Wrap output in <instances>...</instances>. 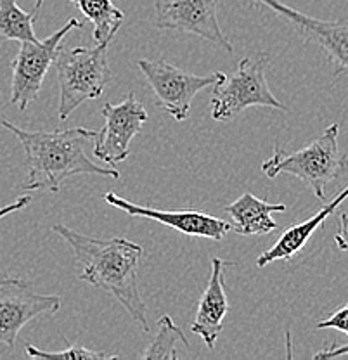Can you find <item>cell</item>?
Segmentation results:
<instances>
[{"mask_svg":"<svg viewBox=\"0 0 348 360\" xmlns=\"http://www.w3.org/2000/svg\"><path fill=\"white\" fill-rule=\"evenodd\" d=\"M52 231L58 232L73 251L78 279L111 292L142 331L149 333L148 307L137 286V274L144 257L142 246L125 238H91L65 224L52 225Z\"/></svg>","mask_w":348,"mask_h":360,"instance_id":"obj_1","label":"cell"},{"mask_svg":"<svg viewBox=\"0 0 348 360\" xmlns=\"http://www.w3.org/2000/svg\"><path fill=\"white\" fill-rule=\"evenodd\" d=\"M2 127L16 135L26 155V182L23 191H51L58 193L66 179L73 175H101L118 180L115 167H97L85 155V144L94 141L97 132L75 127L56 132H30L2 120Z\"/></svg>","mask_w":348,"mask_h":360,"instance_id":"obj_2","label":"cell"},{"mask_svg":"<svg viewBox=\"0 0 348 360\" xmlns=\"http://www.w3.org/2000/svg\"><path fill=\"white\" fill-rule=\"evenodd\" d=\"M338 135L340 125L333 123L300 151L286 155L276 146L274 155L262 165V172L269 179H276L279 174L295 175L312 189L316 198L326 201L328 184L338 180L348 168V158L340 151Z\"/></svg>","mask_w":348,"mask_h":360,"instance_id":"obj_3","label":"cell"},{"mask_svg":"<svg viewBox=\"0 0 348 360\" xmlns=\"http://www.w3.org/2000/svg\"><path fill=\"white\" fill-rule=\"evenodd\" d=\"M108 45L96 44L94 47H59L56 58L59 82L58 116L61 122L85 101L99 99L110 82L111 70L108 61Z\"/></svg>","mask_w":348,"mask_h":360,"instance_id":"obj_4","label":"cell"},{"mask_svg":"<svg viewBox=\"0 0 348 360\" xmlns=\"http://www.w3.org/2000/svg\"><path fill=\"white\" fill-rule=\"evenodd\" d=\"M269 58H245L231 77L213 85L212 118L217 122H232L243 111L253 106L274 108L286 111V106L271 92L265 78Z\"/></svg>","mask_w":348,"mask_h":360,"instance_id":"obj_5","label":"cell"},{"mask_svg":"<svg viewBox=\"0 0 348 360\" xmlns=\"http://www.w3.org/2000/svg\"><path fill=\"white\" fill-rule=\"evenodd\" d=\"M141 73L151 87L158 106H162L175 122H184L189 116L191 104L200 90L222 84L227 75L222 71L200 75L187 73L181 68L170 65L167 59H141L137 61Z\"/></svg>","mask_w":348,"mask_h":360,"instance_id":"obj_6","label":"cell"},{"mask_svg":"<svg viewBox=\"0 0 348 360\" xmlns=\"http://www.w3.org/2000/svg\"><path fill=\"white\" fill-rule=\"evenodd\" d=\"M84 28V21L71 18L65 26L49 35L44 40H33V42H20V51L14 58L13 77H11V104H16L20 111H26V108L37 99L40 89H42L46 75L52 63L58 58L59 47L63 40L71 30Z\"/></svg>","mask_w":348,"mask_h":360,"instance_id":"obj_7","label":"cell"},{"mask_svg":"<svg viewBox=\"0 0 348 360\" xmlns=\"http://www.w3.org/2000/svg\"><path fill=\"white\" fill-rule=\"evenodd\" d=\"M61 309V298L35 291L30 281L0 276V345L16 347L21 329L40 315H54Z\"/></svg>","mask_w":348,"mask_h":360,"instance_id":"obj_8","label":"cell"},{"mask_svg":"<svg viewBox=\"0 0 348 360\" xmlns=\"http://www.w3.org/2000/svg\"><path fill=\"white\" fill-rule=\"evenodd\" d=\"M103 116V130L94 137V156L108 167H116L129 158L130 142L149 116L134 92H129L123 103L104 104Z\"/></svg>","mask_w":348,"mask_h":360,"instance_id":"obj_9","label":"cell"},{"mask_svg":"<svg viewBox=\"0 0 348 360\" xmlns=\"http://www.w3.org/2000/svg\"><path fill=\"white\" fill-rule=\"evenodd\" d=\"M219 4L220 0H155L156 28L193 33L232 52L217 18Z\"/></svg>","mask_w":348,"mask_h":360,"instance_id":"obj_10","label":"cell"},{"mask_svg":"<svg viewBox=\"0 0 348 360\" xmlns=\"http://www.w3.org/2000/svg\"><path fill=\"white\" fill-rule=\"evenodd\" d=\"M278 14L284 21L297 28L305 44H316L328 56L329 63L335 66V73H348V25L338 21H324L310 18L281 0H253Z\"/></svg>","mask_w":348,"mask_h":360,"instance_id":"obj_11","label":"cell"},{"mask_svg":"<svg viewBox=\"0 0 348 360\" xmlns=\"http://www.w3.org/2000/svg\"><path fill=\"white\" fill-rule=\"evenodd\" d=\"M104 201L122 212L129 213L130 217H139V219H149L160 222L182 234L191 236V238H205L213 239V241H222L227 236V232L232 231V224L226 220L215 219V217L207 215L203 212L196 210H186V212H165V210L148 208V206L134 205V202L123 200L118 194L106 193Z\"/></svg>","mask_w":348,"mask_h":360,"instance_id":"obj_12","label":"cell"},{"mask_svg":"<svg viewBox=\"0 0 348 360\" xmlns=\"http://www.w3.org/2000/svg\"><path fill=\"white\" fill-rule=\"evenodd\" d=\"M234 265L232 262L222 260V258H212V274L207 284V290L198 305L196 317L191 324V333L201 338L205 345L213 350L224 328V319L229 312V300L226 295V286H224V276L226 269Z\"/></svg>","mask_w":348,"mask_h":360,"instance_id":"obj_13","label":"cell"},{"mask_svg":"<svg viewBox=\"0 0 348 360\" xmlns=\"http://www.w3.org/2000/svg\"><path fill=\"white\" fill-rule=\"evenodd\" d=\"M347 198H348V186L335 198V200H331L328 205L323 206L316 215L310 217V219L305 220V222H300L293 225V227H290L288 231H284V234L278 239V243H276L271 250L264 251V253L257 258L258 269L267 267V265L274 264V262L278 260L288 262L291 260L295 255L300 253L303 248H305L307 243H309V239L312 238L314 232H316L317 229L328 220V217H331L333 213L336 212V208H338Z\"/></svg>","mask_w":348,"mask_h":360,"instance_id":"obj_14","label":"cell"},{"mask_svg":"<svg viewBox=\"0 0 348 360\" xmlns=\"http://www.w3.org/2000/svg\"><path fill=\"white\" fill-rule=\"evenodd\" d=\"M283 212H286V205H272L253 193H245L226 208V213L231 217L232 231L239 236H265L278 231V222L272 219V213Z\"/></svg>","mask_w":348,"mask_h":360,"instance_id":"obj_15","label":"cell"},{"mask_svg":"<svg viewBox=\"0 0 348 360\" xmlns=\"http://www.w3.org/2000/svg\"><path fill=\"white\" fill-rule=\"evenodd\" d=\"M75 6L92 22V37L96 44H110L125 18L123 11L115 6L113 0H77Z\"/></svg>","mask_w":348,"mask_h":360,"instance_id":"obj_16","label":"cell"},{"mask_svg":"<svg viewBox=\"0 0 348 360\" xmlns=\"http://www.w3.org/2000/svg\"><path fill=\"white\" fill-rule=\"evenodd\" d=\"M37 9H21L16 0H0V39L14 42H33L35 35Z\"/></svg>","mask_w":348,"mask_h":360,"instance_id":"obj_17","label":"cell"},{"mask_svg":"<svg viewBox=\"0 0 348 360\" xmlns=\"http://www.w3.org/2000/svg\"><path fill=\"white\" fill-rule=\"evenodd\" d=\"M177 341L187 347V338L179 326L172 321L170 315H163L158 319V333L153 338L149 347L141 355L142 360H175L179 359Z\"/></svg>","mask_w":348,"mask_h":360,"instance_id":"obj_18","label":"cell"},{"mask_svg":"<svg viewBox=\"0 0 348 360\" xmlns=\"http://www.w3.org/2000/svg\"><path fill=\"white\" fill-rule=\"evenodd\" d=\"M65 338V336H63ZM66 345L68 347L65 350L59 352H44L40 348L33 347L32 343L26 345V354L33 359H54V360H111L116 359V355H110L106 352H96V350H89L85 347H77V345H71L68 340L65 338Z\"/></svg>","mask_w":348,"mask_h":360,"instance_id":"obj_19","label":"cell"},{"mask_svg":"<svg viewBox=\"0 0 348 360\" xmlns=\"http://www.w3.org/2000/svg\"><path fill=\"white\" fill-rule=\"evenodd\" d=\"M317 329H338L348 336V303L343 305L338 312H335L331 317L324 319L316 326Z\"/></svg>","mask_w":348,"mask_h":360,"instance_id":"obj_20","label":"cell"},{"mask_svg":"<svg viewBox=\"0 0 348 360\" xmlns=\"http://www.w3.org/2000/svg\"><path fill=\"white\" fill-rule=\"evenodd\" d=\"M348 355V343L347 345H333V347H326L324 350L317 352L314 355V359L321 360V359H336V357H345Z\"/></svg>","mask_w":348,"mask_h":360,"instance_id":"obj_21","label":"cell"},{"mask_svg":"<svg viewBox=\"0 0 348 360\" xmlns=\"http://www.w3.org/2000/svg\"><path fill=\"white\" fill-rule=\"evenodd\" d=\"M338 220H340V231L338 234L335 236V243L342 251H348V215L347 213H342Z\"/></svg>","mask_w":348,"mask_h":360,"instance_id":"obj_22","label":"cell"},{"mask_svg":"<svg viewBox=\"0 0 348 360\" xmlns=\"http://www.w3.org/2000/svg\"><path fill=\"white\" fill-rule=\"evenodd\" d=\"M30 202H32V196H30V194L20 196L16 201L9 202V205H6V206H4V208H0V219H4V217L11 215V213H14V212H20V210L26 208V206H28Z\"/></svg>","mask_w":348,"mask_h":360,"instance_id":"obj_23","label":"cell"},{"mask_svg":"<svg viewBox=\"0 0 348 360\" xmlns=\"http://www.w3.org/2000/svg\"><path fill=\"white\" fill-rule=\"evenodd\" d=\"M42 2L44 0H35V9H40V7H42ZM71 2H77V0H71Z\"/></svg>","mask_w":348,"mask_h":360,"instance_id":"obj_24","label":"cell"}]
</instances>
